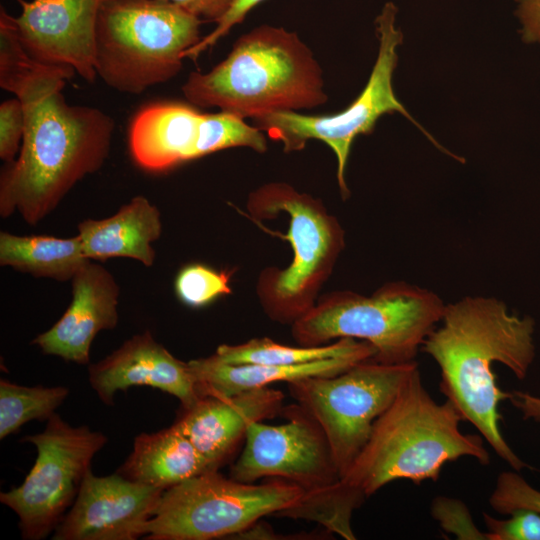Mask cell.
<instances>
[{
    "mask_svg": "<svg viewBox=\"0 0 540 540\" xmlns=\"http://www.w3.org/2000/svg\"><path fill=\"white\" fill-rule=\"evenodd\" d=\"M69 66L31 61L0 82L22 103L25 130L19 156L0 173V216L18 212L29 225L50 214L84 177L108 158L115 128L102 110L71 105L62 93Z\"/></svg>",
    "mask_w": 540,
    "mask_h": 540,
    "instance_id": "6da1fadb",
    "label": "cell"
},
{
    "mask_svg": "<svg viewBox=\"0 0 540 540\" xmlns=\"http://www.w3.org/2000/svg\"><path fill=\"white\" fill-rule=\"evenodd\" d=\"M535 321L508 311L494 297L466 296L445 305L439 324L421 350L440 370L439 389L513 470L531 468L507 443L500 429L499 404L508 400L493 371L495 363L523 380L534 362Z\"/></svg>",
    "mask_w": 540,
    "mask_h": 540,
    "instance_id": "7a4b0ae2",
    "label": "cell"
},
{
    "mask_svg": "<svg viewBox=\"0 0 540 540\" xmlns=\"http://www.w3.org/2000/svg\"><path fill=\"white\" fill-rule=\"evenodd\" d=\"M461 421L449 400L438 403L429 394L417 366L333 489L335 509L352 519L354 510L385 485L396 480L435 482L445 464L462 457L489 465L483 437L463 433Z\"/></svg>",
    "mask_w": 540,
    "mask_h": 540,
    "instance_id": "3957f363",
    "label": "cell"
},
{
    "mask_svg": "<svg viewBox=\"0 0 540 540\" xmlns=\"http://www.w3.org/2000/svg\"><path fill=\"white\" fill-rule=\"evenodd\" d=\"M323 85L318 62L295 32L262 25L242 35L210 71L191 72L181 89L198 108L254 119L322 105Z\"/></svg>",
    "mask_w": 540,
    "mask_h": 540,
    "instance_id": "277c9868",
    "label": "cell"
},
{
    "mask_svg": "<svg viewBox=\"0 0 540 540\" xmlns=\"http://www.w3.org/2000/svg\"><path fill=\"white\" fill-rule=\"evenodd\" d=\"M246 208L261 229L287 240L293 250L289 265L263 269L256 283L265 314L292 325L316 304L345 247L344 230L320 199L285 182L252 191Z\"/></svg>",
    "mask_w": 540,
    "mask_h": 540,
    "instance_id": "5b68a950",
    "label": "cell"
},
{
    "mask_svg": "<svg viewBox=\"0 0 540 540\" xmlns=\"http://www.w3.org/2000/svg\"><path fill=\"white\" fill-rule=\"evenodd\" d=\"M445 305L436 293L404 281L386 283L370 295L334 291L291 325V335L301 346L364 341L375 348V361L405 364L416 361Z\"/></svg>",
    "mask_w": 540,
    "mask_h": 540,
    "instance_id": "8992f818",
    "label": "cell"
},
{
    "mask_svg": "<svg viewBox=\"0 0 540 540\" xmlns=\"http://www.w3.org/2000/svg\"><path fill=\"white\" fill-rule=\"evenodd\" d=\"M202 22L170 0H105L96 26L97 76L133 95L169 81L201 41Z\"/></svg>",
    "mask_w": 540,
    "mask_h": 540,
    "instance_id": "52a82bcc",
    "label": "cell"
},
{
    "mask_svg": "<svg viewBox=\"0 0 540 540\" xmlns=\"http://www.w3.org/2000/svg\"><path fill=\"white\" fill-rule=\"evenodd\" d=\"M296 484L269 478L260 484L211 470L162 493L148 521L149 540H210L240 535L267 515L279 516L304 497Z\"/></svg>",
    "mask_w": 540,
    "mask_h": 540,
    "instance_id": "ba28073f",
    "label": "cell"
},
{
    "mask_svg": "<svg viewBox=\"0 0 540 540\" xmlns=\"http://www.w3.org/2000/svg\"><path fill=\"white\" fill-rule=\"evenodd\" d=\"M280 414L284 423L258 421L248 427L230 477L248 483L279 478L296 484L304 497L279 517L321 524L341 479L330 446L317 421L296 402L283 406Z\"/></svg>",
    "mask_w": 540,
    "mask_h": 540,
    "instance_id": "9c48e42d",
    "label": "cell"
},
{
    "mask_svg": "<svg viewBox=\"0 0 540 540\" xmlns=\"http://www.w3.org/2000/svg\"><path fill=\"white\" fill-rule=\"evenodd\" d=\"M417 362H359L332 376L287 383L290 395L319 424L342 478L367 443Z\"/></svg>",
    "mask_w": 540,
    "mask_h": 540,
    "instance_id": "30bf717a",
    "label": "cell"
},
{
    "mask_svg": "<svg viewBox=\"0 0 540 540\" xmlns=\"http://www.w3.org/2000/svg\"><path fill=\"white\" fill-rule=\"evenodd\" d=\"M397 8L387 2L376 18L379 38L378 56L369 80L360 95L345 110L334 115L312 116L297 111H277L253 119L254 126L283 144L285 152L302 150L306 142L317 139L326 143L337 159V180L343 199L349 196L345 169L354 139L372 132L385 113L400 112L439 146L396 98L392 75L397 64L396 48L402 33L395 26Z\"/></svg>",
    "mask_w": 540,
    "mask_h": 540,
    "instance_id": "8fae6325",
    "label": "cell"
},
{
    "mask_svg": "<svg viewBox=\"0 0 540 540\" xmlns=\"http://www.w3.org/2000/svg\"><path fill=\"white\" fill-rule=\"evenodd\" d=\"M22 441L35 446V463L20 486L0 494V501L17 514L22 537L39 540L56 529L74 503L107 438L86 425L73 427L54 413L41 433Z\"/></svg>",
    "mask_w": 540,
    "mask_h": 540,
    "instance_id": "7c38bea8",
    "label": "cell"
},
{
    "mask_svg": "<svg viewBox=\"0 0 540 540\" xmlns=\"http://www.w3.org/2000/svg\"><path fill=\"white\" fill-rule=\"evenodd\" d=\"M197 108L190 103L155 101L138 109L128 127L134 163L157 173L227 148L266 151V137L256 126L228 112L203 113Z\"/></svg>",
    "mask_w": 540,
    "mask_h": 540,
    "instance_id": "4fadbf2b",
    "label": "cell"
},
{
    "mask_svg": "<svg viewBox=\"0 0 540 540\" xmlns=\"http://www.w3.org/2000/svg\"><path fill=\"white\" fill-rule=\"evenodd\" d=\"M163 492L118 472L99 477L89 470L52 539L135 540L145 536Z\"/></svg>",
    "mask_w": 540,
    "mask_h": 540,
    "instance_id": "5bb4252c",
    "label": "cell"
},
{
    "mask_svg": "<svg viewBox=\"0 0 540 540\" xmlns=\"http://www.w3.org/2000/svg\"><path fill=\"white\" fill-rule=\"evenodd\" d=\"M105 0H17L21 13L14 17L19 39L34 61L69 66L93 83L96 26Z\"/></svg>",
    "mask_w": 540,
    "mask_h": 540,
    "instance_id": "9a60e30c",
    "label": "cell"
},
{
    "mask_svg": "<svg viewBox=\"0 0 540 540\" xmlns=\"http://www.w3.org/2000/svg\"><path fill=\"white\" fill-rule=\"evenodd\" d=\"M89 382L102 402L112 405L118 391L149 386L175 396L182 408L199 398L189 365L158 343L150 331L136 334L89 367Z\"/></svg>",
    "mask_w": 540,
    "mask_h": 540,
    "instance_id": "2e32d148",
    "label": "cell"
},
{
    "mask_svg": "<svg viewBox=\"0 0 540 540\" xmlns=\"http://www.w3.org/2000/svg\"><path fill=\"white\" fill-rule=\"evenodd\" d=\"M284 394L262 387L229 397H200L182 408L174 424L216 470L228 460L248 427L280 414Z\"/></svg>",
    "mask_w": 540,
    "mask_h": 540,
    "instance_id": "e0dca14e",
    "label": "cell"
},
{
    "mask_svg": "<svg viewBox=\"0 0 540 540\" xmlns=\"http://www.w3.org/2000/svg\"><path fill=\"white\" fill-rule=\"evenodd\" d=\"M119 294L110 271L89 260L72 279V301L65 313L32 343L44 354L88 364L95 336L117 326Z\"/></svg>",
    "mask_w": 540,
    "mask_h": 540,
    "instance_id": "ac0fdd59",
    "label": "cell"
},
{
    "mask_svg": "<svg viewBox=\"0 0 540 540\" xmlns=\"http://www.w3.org/2000/svg\"><path fill=\"white\" fill-rule=\"evenodd\" d=\"M77 228L89 260L125 257L150 267L156 258L152 243L161 236L162 222L159 209L145 196L137 195L114 215L83 220Z\"/></svg>",
    "mask_w": 540,
    "mask_h": 540,
    "instance_id": "d6986e66",
    "label": "cell"
},
{
    "mask_svg": "<svg viewBox=\"0 0 540 540\" xmlns=\"http://www.w3.org/2000/svg\"><path fill=\"white\" fill-rule=\"evenodd\" d=\"M365 360L346 356L297 365L227 364L211 355L188 362L200 397H229L276 382L336 375Z\"/></svg>",
    "mask_w": 540,
    "mask_h": 540,
    "instance_id": "ffe728a7",
    "label": "cell"
},
{
    "mask_svg": "<svg viewBox=\"0 0 540 540\" xmlns=\"http://www.w3.org/2000/svg\"><path fill=\"white\" fill-rule=\"evenodd\" d=\"M216 470L173 423L153 433H141L118 469L125 478L163 491L207 471Z\"/></svg>",
    "mask_w": 540,
    "mask_h": 540,
    "instance_id": "44dd1931",
    "label": "cell"
},
{
    "mask_svg": "<svg viewBox=\"0 0 540 540\" xmlns=\"http://www.w3.org/2000/svg\"><path fill=\"white\" fill-rule=\"evenodd\" d=\"M88 261L78 235L59 238L0 232V265L34 277L72 280Z\"/></svg>",
    "mask_w": 540,
    "mask_h": 540,
    "instance_id": "7402d4cb",
    "label": "cell"
},
{
    "mask_svg": "<svg viewBox=\"0 0 540 540\" xmlns=\"http://www.w3.org/2000/svg\"><path fill=\"white\" fill-rule=\"evenodd\" d=\"M213 355L227 364L297 365L346 356L373 359L376 350L371 344L352 338L320 346H289L262 337L235 345L222 344Z\"/></svg>",
    "mask_w": 540,
    "mask_h": 540,
    "instance_id": "603a6c76",
    "label": "cell"
},
{
    "mask_svg": "<svg viewBox=\"0 0 540 540\" xmlns=\"http://www.w3.org/2000/svg\"><path fill=\"white\" fill-rule=\"evenodd\" d=\"M64 386H24L0 380V439L15 433L31 420H48L64 402Z\"/></svg>",
    "mask_w": 540,
    "mask_h": 540,
    "instance_id": "cb8c5ba5",
    "label": "cell"
},
{
    "mask_svg": "<svg viewBox=\"0 0 540 540\" xmlns=\"http://www.w3.org/2000/svg\"><path fill=\"white\" fill-rule=\"evenodd\" d=\"M232 271H218L207 265L191 263L180 269L174 289L178 299L192 308L206 306L215 299L232 293Z\"/></svg>",
    "mask_w": 540,
    "mask_h": 540,
    "instance_id": "d4e9b609",
    "label": "cell"
},
{
    "mask_svg": "<svg viewBox=\"0 0 540 540\" xmlns=\"http://www.w3.org/2000/svg\"><path fill=\"white\" fill-rule=\"evenodd\" d=\"M489 505L497 513H510L527 509L540 513V490L533 487L519 473L511 470L501 472L489 496Z\"/></svg>",
    "mask_w": 540,
    "mask_h": 540,
    "instance_id": "484cf974",
    "label": "cell"
},
{
    "mask_svg": "<svg viewBox=\"0 0 540 540\" xmlns=\"http://www.w3.org/2000/svg\"><path fill=\"white\" fill-rule=\"evenodd\" d=\"M430 514L445 533L458 540H488L487 531L477 527L467 505L460 499L436 496L431 502Z\"/></svg>",
    "mask_w": 540,
    "mask_h": 540,
    "instance_id": "4316f807",
    "label": "cell"
},
{
    "mask_svg": "<svg viewBox=\"0 0 540 540\" xmlns=\"http://www.w3.org/2000/svg\"><path fill=\"white\" fill-rule=\"evenodd\" d=\"M509 516L507 519H497L483 513L488 540H540V513L520 509Z\"/></svg>",
    "mask_w": 540,
    "mask_h": 540,
    "instance_id": "83f0119b",
    "label": "cell"
},
{
    "mask_svg": "<svg viewBox=\"0 0 540 540\" xmlns=\"http://www.w3.org/2000/svg\"><path fill=\"white\" fill-rule=\"evenodd\" d=\"M25 130L21 101L15 96L0 105V158L9 163L16 159Z\"/></svg>",
    "mask_w": 540,
    "mask_h": 540,
    "instance_id": "f1b7e54d",
    "label": "cell"
},
{
    "mask_svg": "<svg viewBox=\"0 0 540 540\" xmlns=\"http://www.w3.org/2000/svg\"><path fill=\"white\" fill-rule=\"evenodd\" d=\"M262 1L264 0H236L229 11L216 23L215 29L202 37L198 44L185 53L186 58L195 60L202 52L215 45L234 25L241 23L249 11Z\"/></svg>",
    "mask_w": 540,
    "mask_h": 540,
    "instance_id": "f546056e",
    "label": "cell"
},
{
    "mask_svg": "<svg viewBox=\"0 0 540 540\" xmlns=\"http://www.w3.org/2000/svg\"><path fill=\"white\" fill-rule=\"evenodd\" d=\"M521 36L528 44H540V0H516Z\"/></svg>",
    "mask_w": 540,
    "mask_h": 540,
    "instance_id": "4dcf8cb0",
    "label": "cell"
},
{
    "mask_svg": "<svg viewBox=\"0 0 540 540\" xmlns=\"http://www.w3.org/2000/svg\"><path fill=\"white\" fill-rule=\"evenodd\" d=\"M200 19L217 23L236 0H170Z\"/></svg>",
    "mask_w": 540,
    "mask_h": 540,
    "instance_id": "1f68e13d",
    "label": "cell"
},
{
    "mask_svg": "<svg viewBox=\"0 0 540 540\" xmlns=\"http://www.w3.org/2000/svg\"><path fill=\"white\" fill-rule=\"evenodd\" d=\"M508 401L520 413L523 420L540 425V396L527 391H509Z\"/></svg>",
    "mask_w": 540,
    "mask_h": 540,
    "instance_id": "d6a6232c",
    "label": "cell"
}]
</instances>
